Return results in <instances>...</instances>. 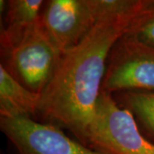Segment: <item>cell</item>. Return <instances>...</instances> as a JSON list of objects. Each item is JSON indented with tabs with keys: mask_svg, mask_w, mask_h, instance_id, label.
<instances>
[{
	"mask_svg": "<svg viewBox=\"0 0 154 154\" xmlns=\"http://www.w3.org/2000/svg\"><path fill=\"white\" fill-rule=\"evenodd\" d=\"M153 6L154 0H149L138 10L106 17L62 56L41 95L38 115L45 122L65 128L85 145L110 51L116 41Z\"/></svg>",
	"mask_w": 154,
	"mask_h": 154,
	"instance_id": "cell-1",
	"label": "cell"
},
{
	"mask_svg": "<svg viewBox=\"0 0 154 154\" xmlns=\"http://www.w3.org/2000/svg\"><path fill=\"white\" fill-rule=\"evenodd\" d=\"M85 146L102 154H154V143L140 133L132 113L105 92L99 95Z\"/></svg>",
	"mask_w": 154,
	"mask_h": 154,
	"instance_id": "cell-2",
	"label": "cell"
},
{
	"mask_svg": "<svg viewBox=\"0 0 154 154\" xmlns=\"http://www.w3.org/2000/svg\"><path fill=\"white\" fill-rule=\"evenodd\" d=\"M62 56L38 22L13 46L1 51V65L22 86L42 95Z\"/></svg>",
	"mask_w": 154,
	"mask_h": 154,
	"instance_id": "cell-3",
	"label": "cell"
},
{
	"mask_svg": "<svg viewBox=\"0 0 154 154\" xmlns=\"http://www.w3.org/2000/svg\"><path fill=\"white\" fill-rule=\"evenodd\" d=\"M154 91V47L125 33L110 51L101 92Z\"/></svg>",
	"mask_w": 154,
	"mask_h": 154,
	"instance_id": "cell-4",
	"label": "cell"
},
{
	"mask_svg": "<svg viewBox=\"0 0 154 154\" xmlns=\"http://www.w3.org/2000/svg\"><path fill=\"white\" fill-rule=\"evenodd\" d=\"M0 128L17 154H102L69 138L59 126L31 117H0Z\"/></svg>",
	"mask_w": 154,
	"mask_h": 154,
	"instance_id": "cell-5",
	"label": "cell"
},
{
	"mask_svg": "<svg viewBox=\"0 0 154 154\" xmlns=\"http://www.w3.org/2000/svg\"><path fill=\"white\" fill-rule=\"evenodd\" d=\"M100 21L92 0H48L39 17L45 33L63 55Z\"/></svg>",
	"mask_w": 154,
	"mask_h": 154,
	"instance_id": "cell-6",
	"label": "cell"
},
{
	"mask_svg": "<svg viewBox=\"0 0 154 154\" xmlns=\"http://www.w3.org/2000/svg\"><path fill=\"white\" fill-rule=\"evenodd\" d=\"M45 2L43 0L7 1L5 25L1 26L0 32L1 51L13 46L39 22Z\"/></svg>",
	"mask_w": 154,
	"mask_h": 154,
	"instance_id": "cell-7",
	"label": "cell"
},
{
	"mask_svg": "<svg viewBox=\"0 0 154 154\" xmlns=\"http://www.w3.org/2000/svg\"><path fill=\"white\" fill-rule=\"evenodd\" d=\"M41 94L22 86L0 64V117L38 115Z\"/></svg>",
	"mask_w": 154,
	"mask_h": 154,
	"instance_id": "cell-8",
	"label": "cell"
},
{
	"mask_svg": "<svg viewBox=\"0 0 154 154\" xmlns=\"http://www.w3.org/2000/svg\"><path fill=\"white\" fill-rule=\"evenodd\" d=\"M118 105L129 110L139 127L154 140V91H131L116 94Z\"/></svg>",
	"mask_w": 154,
	"mask_h": 154,
	"instance_id": "cell-9",
	"label": "cell"
},
{
	"mask_svg": "<svg viewBox=\"0 0 154 154\" xmlns=\"http://www.w3.org/2000/svg\"><path fill=\"white\" fill-rule=\"evenodd\" d=\"M128 33L154 47V6L133 25Z\"/></svg>",
	"mask_w": 154,
	"mask_h": 154,
	"instance_id": "cell-10",
	"label": "cell"
}]
</instances>
